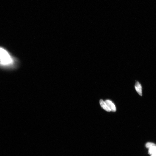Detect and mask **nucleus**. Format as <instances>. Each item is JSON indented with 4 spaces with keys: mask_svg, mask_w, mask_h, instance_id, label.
<instances>
[{
    "mask_svg": "<svg viewBox=\"0 0 156 156\" xmlns=\"http://www.w3.org/2000/svg\"><path fill=\"white\" fill-rule=\"evenodd\" d=\"M0 61L1 63L4 64H7L11 63H19L15 62L14 59L11 58L9 53L4 49L0 48Z\"/></svg>",
    "mask_w": 156,
    "mask_h": 156,
    "instance_id": "nucleus-1",
    "label": "nucleus"
},
{
    "mask_svg": "<svg viewBox=\"0 0 156 156\" xmlns=\"http://www.w3.org/2000/svg\"><path fill=\"white\" fill-rule=\"evenodd\" d=\"M135 88L139 95L141 96H142V87L139 82L137 81L136 82L135 85Z\"/></svg>",
    "mask_w": 156,
    "mask_h": 156,
    "instance_id": "nucleus-2",
    "label": "nucleus"
},
{
    "mask_svg": "<svg viewBox=\"0 0 156 156\" xmlns=\"http://www.w3.org/2000/svg\"><path fill=\"white\" fill-rule=\"evenodd\" d=\"M105 102L106 103L107 105L111 110V111L115 112L116 111V109L115 106L112 102L111 101L107 100Z\"/></svg>",
    "mask_w": 156,
    "mask_h": 156,
    "instance_id": "nucleus-3",
    "label": "nucleus"
},
{
    "mask_svg": "<svg viewBox=\"0 0 156 156\" xmlns=\"http://www.w3.org/2000/svg\"><path fill=\"white\" fill-rule=\"evenodd\" d=\"M100 103L101 107L106 111L108 112L111 111V110L109 108L106 102L103 100H101L100 101Z\"/></svg>",
    "mask_w": 156,
    "mask_h": 156,
    "instance_id": "nucleus-4",
    "label": "nucleus"
},
{
    "mask_svg": "<svg viewBox=\"0 0 156 156\" xmlns=\"http://www.w3.org/2000/svg\"><path fill=\"white\" fill-rule=\"evenodd\" d=\"M156 153V144L150 147L149 148L148 153L149 154L152 155Z\"/></svg>",
    "mask_w": 156,
    "mask_h": 156,
    "instance_id": "nucleus-5",
    "label": "nucleus"
},
{
    "mask_svg": "<svg viewBox=\"0 0 156 156\" xmlns=\"http://www.w3.org/2000/svg\"><path fill=\"white\" fill-rule=\"evenodd\" d=\"M156 145V144L151 142L147 143L146 144V147L147 148L149 149L150 147Z\"/></svg>",
    "mask_w": 156,
    "mask_h": 156,
    "instance_id": "nucleus-6",
    "label": "nucleus"
},
{
    "mask_svg": "<svg viewBox=\"0 0 156 156\" xmlns=\"http://www.w3.org/2000/svg\"><path fill=\"white\" fill-rule=\"evenodd\" d=\"M151 156H156V153H154V154L152 155Z\"/></svg>",
    "mask_w": 156,
    "mask_h": 156,
    "instance_id": "nucleus-7",
    "label": "nucleus"
}]
</instances>
